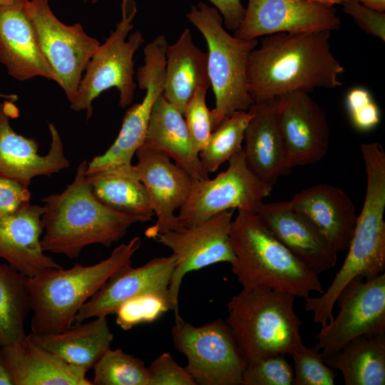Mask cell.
I'll list each match as a JSON object with an SVG mask.
<instances>
[{"label": "cell", "mask_w": 385, "mask_h": 385, "mask_svg": "<svg viewBox=\"0 0 385 385\" xmlns=\"http://www.w3.org/2000/svg\"><path fill=\"white\" fill-rule=\"evenodd\" d=\"M24 10L33 24L53 81L61 87L71 103L100 43L88 35L81 24L68 26L62 23L52 12L48 0H25Z\"/></svg>", "instance_id": "obj_11"}, {"label": "cell", "mask_w": 385, "mask_h": 385, "mask_svg": "<svg viewBox=\"0 0 385 385\" xmlns=\"http://www.w3.org/2000/svg\"><path fill=\"white\" fill-rule=\"evenodd\" d=\"M91 319L61 332L31 333L28 337L67 363L88 371L111 349L113 339L106 316Z\"/></svg>", "instance_id": "obj_28"}, {"label": "cell", "mask_w": 385, "mask_h": 385, "mask_svg": "<svg viewBox=\"0 0 385 385\" xmlns=\"http://www.w3.org/2000/svg\"><path fill=\"white\" fill-rule=\"evenodd\" d=\"M294 378L292 385H334L337 374L327 366L315 346H302L292 354Z\"/></svg>", "instance_id": "obj_35"}, {"label": "cell", "mask_w": 385, "mask_h": 385, "mask_svg": "<svg viewBox=\"0 0 385 385\" xmlns=\"http://www.w3.org/2000/svg\"><path fill=\"white\" fill-rule=\"evenodd\" d=\"M26 277L9 264L0 265V346L26 337L24 322L31 311Z\"/></svg>", "instance_id": "obj_31"}, {"label": "cell", "mask_w": 385, "mask_h": 385, "mask_svg": "<svg viewBox=\"0 0 385 385\" xmlns=\"http://www.w3.org/2000/svg\"><path fill=\"white\" fill-rule=\"evenodd\" d=\"M221 14L224 26L230 31H235L242 23L245 8L240 0H207Z\"/></svg>", "instance_id": "obj_42"}, {"label": "cell", "mask_w": 385, "mask_h": 385, "mask_svg": "<svg viewBox=\"0 0 385 385\" xmlns=\"http://www.w3.org/2000/svg\"><path fill=\"white\" fill-rule=\"evenodd\" d=\"M31 192L24 183L0 175V217L11 215L30 204Z\"/></svg>", "instance_id": "obj_41"}, {"label": "cell", "mask_w": 385, "mask_h": 385, "mask_svg": "<svg viewBox=\"0 0 385 385\" xmlns=\"http://www.w3.org/2000/svg\"><path fill=\"white\" fill-rule=\"evenodd\" d=\"M346 107L353 125L360 130H369L379 123V108L364 88H355L349 91Z\"/></svg>", "instance_id": "obj_38"}, {"label": "cell", "mask_w": 385, "mask_h": 385, "mask_svg": "<svg viewBox=\"0 0 385 385\" xmlns=\"http://www.w3.org/2000/svg\"><path fill=\"white\" fill-rule=\"evenodd\" d=\"M341 20L334 7L303 0H248L234 36L252 39L277 33L336 31Z\"/></svg>", "instance_id": "obj_18"}, {"label": "cell", "mask_w": 385, "mask_h": 385, "mask_svg": "<svg viewBox=\"0 0 385 385\" xmlns=\"http://www.w3.org/2000/svg\"><path fill=\"white\" fill-rule=\"evenodd\" d=\"M0 98H3L5 100L11 101H13V102L16 101L17 99H18V96L16 95H15V94L7 95V94H3V93H0Z\"/></svg>", "instance_id": "obj_46"}, {"label": "cell", "mask_w": 385, "mask_h": 385, "mask_svg": "<svg viewBox=\"0 0 385 385\" xmlns=\"http://www.w3.org/2000/svg\"><path fill=\"white\" fill-rule=\"evenodd\" d=\"M337 316L315 336L322 356L341 349L354 338L385 332V274L373 279L356 277L339 294Z\"/></svg>", "instance_id": "obj_14"}, {"label": "cell", "mask_w": 385, "mask_h": 385, "mask_svg": "<svg viewBox=\"0 0 385 385\" xmlns=\"http://www.w3.org/2000/svg\"><path fill=\"white\" fill-rule=\"evenodd\" d=\"M230 241L235 255L231 270L242 288H270L304 299L312 292L324 291L319 276L276 239L255 213L238 210Z\"/></svg>", "instance_id": "obj_5"}, {"label": "cell", "mask_w": 385, "mask_h": 385, "mask_svg": "<svg viewBox=\"0 0 385 385\" xmlns=\"http://www.w3.org/2000/svg\"><path fill=\"white\" fill-rule=\"evenodd\" d=\"M234 210L217 213L204 222L180 230L158 234L153 240L170 248L175 266L168 287L175 322L183 321L178 298L184 276L219 262L231 263L235 255L230 241Z\"/></svg>", "instance_id": "obj_13"}, {"label": "cell", "mask_w": 385, "mask_h": 385, "mask_svg": "<svg viewBox=\"0 0 385 385\" xmlns=\"http://www.w3.org/2000/svg\"><path fill=\"white\" fill-rule=\"evenodd\" d=\"M325 7H333L334 4H341L347 0H303Z\"/></svg>", "instance_id": "obj_45"}, {"label": "cell", "mask_w": 385, "mask_h": 385, "mask_svg": "<svg viewBox=\"0 0 385 385\" xmlns=\"http://www.w3.org/2000/svg\"><path fill=\"white\" fill-rule=\"evenodd\" d=\"M144 143L165 153L195 180L209 178L192 146L183 115L163 93L153 106Z\"/></svg>", "instance_id": "obj_26"}, {"label": "cell", "mask_w": 385, "mask_h": 385, "mask_svg": "<svg viewBox=\"0 0 385 385\" xmlns=\"http://www.w3.org/2000/svg\"><path fill=\"white\" fill-rule=\"evenodd\" d=\"M135 155L138 162L133 165L134 170L147 190L157 217L155 224L145 230V235L154 239L158 234L183 229L175 211L188 200L195 179L165 153L145 143Z\"/></svg>", "instance_id": "obj_15"}, {"label": "cell", "mask_w": 385, "mask_h": 385, "mask_svg": "<svg viewBox=\"0 0 385 385\" xmlns=\"http://www.w3.org/2000/svg\"><path fill=\"white\" fill-rule=\"evenodd\" d=\"M248 111H235L223 118L212 130L205 148L200 152V160L208 173L215 172L242 148V143L247 123L251 118Z\"/></svg>", "instance_id": "obj_32"}, {"label": "cell", "mask_w": 385, "mask_h": 385, "mask_svg": "<svg viewBox=\"0 0 385 385\" xmlns=\"http://www.w3.org/2000/svg\"><path fill=\"white\" fill-rule=\"evenodd\" d=\"M341 4L343 11L352 17L361 30L385 41L384 12L369 9L356 0H347Z\"/></svg>", "instance_id": "obj_40"}, {"label": "cell", "mask_w": 385, "mask_h": 385, "mask_svg": "<svg viewBox=\"0 0 385 385\" xmlns=\"http://www.w3.org/2000/svg\"><path fill=\"white\" fill-rule=\"evenodd\" d=\"M0 385H13L0 346Z\"/></svg>", "instance_id": "obj_43"}, {"label": "cell", "mask_w": 385, "mask_h": 385, "mask_svg": "<svg viewBox=\"0 0 385 385\" xmlns=\"http://www.w3.org/2000/svg\"><path fill=\"white\" fill-rule=\"evenodd\" d=\"M255 214L272 235L315 274L336 265L337 252L289 201L262 202Z\"/></svg>", "instance_id": "obj_19"}, {"label": "cell", "mask_w": 385, "mask_h": 385, "mask_svg": "<svg viewBox=\"0 0 385 385\" xmlns=\"http://www.w3.org/2000/svg\"><path fill=\"white\" fill-rule=\"evenodd\" d=\"M289 202L337 253L348 250L357 215L354 204L342 189L329 184L314 185L296 193Z\"/></svg>", "instance_id": "obj_23"}, {"label": "cell", "mask_w": 385, "mask_h": 385, "mask_svg": "<svg viewBox=\"0 0 385 385\" xmlns=\"http://www.w3.org/2000/svg\"><path fill=\"white\" fill-rule=\"evenodd\" d=\"M323 359L342 373L346 385H384L385 332L358 336Z\"/></svg>", "instance_id": "obj_30"}, {"label": "cell", "mask_w": 385, "mask_h": 385, "mask_svg": "<svg viewBox=\"0 0 385 385\" xmlns=\"http://www.w3.org/2000/svg\"><path fill=\"white\" fill-rule=\"evenodd\" d=\"M13 385H92L74 366L31 339L1 346Z\"/></svg>", "instance_id": "obj_25"}, {"label": "cell", "mask_w": 385, "mask_h": 385, "mask_svg": "<svg viewBox=\"0 0 385 385\" xmlns=\"http://www.w3.org/2000/svg\"><path fill=\"white\" fill-rule=\"evenodd\" d=\"M94 385H147L144 362L122 349H109L93 368Z\"/></svg>", "instance_id": "obj_33"}, {"label": "cell", "mask_w": 385, "mask_h": 385, "mask_svg": "<svg viewBox=\"0 0 385 385\" xmlns=\"http://www.w3.org/2000/svg\"><path fill=\"white\" fill-rule=\"evenodd\" d=\"M168 45L165 36L160 34L144 47V65L137 71V81L139 88L145 90V96L126 111L116 139L105 153L87 163L86 175L132 164L145 142L153 106L163 92Z\"/></svg>", "instance_id": "obj_12"}, {"label": "cell", "mask_w": 385, "mask_h": 385, "mask_svg": "<svg viewBox=\"0 0 385 385\" xmlns=\"http://www.w3.org/2000/svg\"><path fill=\"white\" fill-rule=\"evenodd\" d=\"M206 91L203 88H197L183 113L192 146L198 154L206 146L212 132L210 111L206 104Z\"/></svg>", "instance_id": "obj_37"}, {"label": "cell", "mask_w": 385, "mask_h": 385, "mask_svg": "<svg viewBox=\"0 0 385 385\" xmlns=\"http://www.w3.org/2000/svg\"><path fill=\"white\" fill-rule=\"evenodd\" d=\"M272 189L273 185L249 169L242 148L230 158L227 169L215 178L194 180L177 216L183 227H189L229 210L256 213Z\"/></svg>", "instance_id": "obj_10"}, {"label": "cell", "mask_w": 385, "mask_h": 385, "mask_svg": "<svg viewBox=\"0 0 385 385\" xmlns=\"http://www.w3.org/2000/svg\"><path fill=\"white\" fill-rule=\"evenodd\" d=\"M24 1L11 0L0 6V62L18 81L36 76L53 80L33 24L25 12Z\"/></svg>", "instance_id": "obj_22"}, {"label": "cell", "mask_w": 385, "mask_h": 385, "mask_svg": "<svg viewBox=\"0 0 385 385\" xmlns=\"http://www.w3.org/2000/svg\"><path fill=\"white\" fill-rule=\"evenodd\" d=\"M42 205L31 203L19 212L0 217V259L26 277L48 268L62 267L41 246Z\"/></svg>", "instance_id": "obj_24"}, {"label": "cell", "mask_w": 385, "mask_h": 385, "mask_svg": "<svg viewBox=\"0 0 385 385\" xmlns=\"http://www.w3.org/2000/svg\"><path fill=\"white\" fill-rule=\"evenodd\" d=\"M147 369V385H197L185 366L178 365L169 353H163Z\"/></svg>", "instance_id": "obj_39"}, {"label": "cell", "mask_w": 385, "mask_h": 385, "mask_svg": "<svg viewBox=\"0 0 385 385\" xmlns=\"http://www.w3.org/2000/svg\"><path fill=\"white\" fill-rule=\"evenodd\" d=\"M361 155L366 194L348 253L328 288L319 297L305 299V311L313 312V322L321 327L333 320L337 299L350 282L356 277L373 279L385 270V151L369 147Z\"/></svg>", "instance_id": "obj_3"}, {"label": "cell", "mask_w": 385, "mask_h": 385, "mask_svg": "<svg viewBox=\"0 0 385 385\" xmlns=\"http://www.w3.org/2000/svg\"><path fill=\"white\" fill-rule=\"evenodd\" d=\"M170 309L173 310V304L168 293H146L128 300L118 309L116 324L127 331L153 322Z\"/></svg>", "instance_id": "obj_34"}, {"label": "cell", "mask_w": 385, "mask_h": 385, "mask_svg": "<svg viewBox=\"0 0 385 385\" xmlns=\"http://www.w3.org/2000/svg\"><path fill=\"white\" fill-rule=\"evenodd\" d=\"M163 96L183 115L185 107L199 88L211 86L207 53L202 52L185 29L178 41L166 48Z\"/></svg>", "instance_id": "obj_27"}, {"label": "cell", "mask_w": 385, "mask_h": 385, "mask_svg": "<svg viewBox=\"0 0 385 385\" xmlns=\"http://www.w3.org/2000/svg\"><path fill=\"white\" fill-rule=\"evenodd\" d=\"M86 160L76 169L73 182L59 193L41 199L44 252L79 256L88 245L110 247L123 238L139 220L102 203L93 194L86 175Z\"/></svg>", "instance_id": "obj_2"}, {"label": "cell", "mask_w": 385, "mask_h": 385, "mask_svg": "<svg viewBox=\"0 0 385 385\" xmlns=\"http://www.w3.org/2000/svg\"><path fill=\"white\" fill-rule=\"evenodd\" d=\"M294 299L270 288H242L228 302L225 321L247 366L277 354L292 355L304 346Z\"/></svg>", "instance_id": "obj_6"}, {"label": "cell", "mask_w": 385, "mask_h": 385, "mask_svg": "<svg viewBox=\"0 0 385 385\" xmlns=\"http://www.w3.org/2000/svg\"><path fill=\"white\" fill-rule=\"evenodd\" d=\"M11 1V0H0V6H2V5H4L6 4H8Z\"/></svg>", "instance_id": "obj_47"}, {"label": "cell", "mask_w": 385, "mask_h": 385, "mask_svg": "<svg viewBox=\"0 0 385 385\" xmlns=\"http://www.w3.org/2000/svg\"><path fill=\"white\" fill-rule=\"evenodd\" d=\"M276 98L289 166L293 168L321 160L328 151L330 137L325 111L304 91H293Z\"/></svg>", "instance_id": "obj_16"}, {"label": "cell", "mask_w": 385, "mask_h": 385, "mask_svg": "<svg viewBox=\"0 0 385 385\" xmlns=\"http://www.w3.org/2000/svg\"><path fill=\"white\" fill-rule=\"evenodd\" d=\"M175 266V258L171 255L155 257L138 267L129 266L118 272L81 307L75 320L79 323L115 314L128 300L146 293H168Z\"/></svg>", "instance_id": "obj_20"}, {"label": "cell", "mask_w": 385, "mask_h": 385, "mask_svg": "<svg viewBox=\"0 0 385 385\" xmlns=\"http://www.w3.org/2000/svg\"><path fill=\"white\" fill-rule=\"evenodd\" d=\"M141 246L137 236L116 247L106 259L92 265L48 268L26 277L33 316V334H54L70 328L81 307L115 273L131 266Z\"/></svg>", "instance_id": "obj_4"}, {"label": "cell", "mask_w": 385, "mask_h": 385, "mask_svg": "<svg viewBox=\"0 0 385 385\" xmlns=\"http://www.w3.org/2000/svg\"><path fill=\"white\" fill-rule=\"evenodd\" d=\"M364 6L374 11H385V0H356Z\"/></svg>", "instance_id": "obj_44"}, {"label": "cell", "mask_w": 385, "mask_h": 385, "mask_svg": "<svg viewBox=\"0 0 385 385\" xmlns=\"http://www.w3.org/2000/svg\"><path fill=\"white\" fill-rule=\"evenodd\" d=\"M122 18L103 44L93 53L80 81L75 98L70 103L74 111H86L88 120L93 113L92 102L103 91L115 88L119 91V106L125 108L133 99L136 83L133 56L144 42L143 34L133 28L137 13L134 0H122Z\"/></svg>", "instance_id": "obj_8"}, {"label": "cell", "mask_w": 385, "mask_h": 385, "mask_svg": "<svg viewBox=\"0 0 385 385\" xmlns=\"http://www.w3.org/2000/svg\"><path fill=\"white\" fill-rule=\"evenodd\" d=\"M14 102H0V175L18 180L28 187L37 176H51L70 165L63 143L56 126L49 123L51 144L48 152L38 153V143L16 133L10 120L19 117Z\"/></svg>", "instance_id": "obj_17"}, {"label": "cell", "mask_w": 385, "mask_h": 385, "mask_svg": "<svg viewBox=\"0 0 385 385\" xmlns=\"http://www.w3.org/2000/svg\"><path fill=\"white\" fill-rule=\"evenodd\" d=\"M330 31L265 36L247 61V88L254 102L293 91L341 86L344 68L331 51Z\"/></svg>", "instance_id": "obj_1"}, {"label": "cell", "mask_w": 385, "mask_h": 385, "mask_svg": "<svg viewBox=\"0 0 385 385\" xmlns=\"http://www.w3.org/2000/svg\"><path fill=\"white\" fill-rule=\"evenodd\" d=\"M82 1H83L85 2H87L88 1H91L92 3H96L98 0H82Z\"/></svg>", "instance_id": "obj_48"}, {"label": "cell", "mask_w": 385, "mask_h": 385, "mask_svg": "<svg viewBox=\"0 0 385 385\" xmlns=\"http://www.w3.org/2000/svg\"><path fill=\"white\" fill-rule=\"evenodd\" d=\"M248 111L252 116L245 128L242 148L246 164L257 178L274 185L292 169L279 125L277 99L254 102Z\"/></svg>", "instance_id": "obj_21"}, {"label": "cell", "mask_w": 385, "mask_h": 385, "mask_svg": "<svg viewBox=\"0 0 385 385\" xmlns=\"http://www.w3.org/2000/svg\"><path fill=\"white\" fill-rule=\"evenodd\" d=\"M94 195L106 206L137 217L152 220L154 212L147 190L133 165H123L86 175Z\"/></svg>", "instance_id": "obj_29"}, {"label": "cell", "mask_w": 385, "mask_h": 385, "mask_svg": "<svg viewBox=\"0 0 385 385\" xmlns=\"http://www.w3.org/2000/svg\"><path fill=\"white\" fill-rule=\"evenodd\" d=\"M186 17L202 34L208 48V74L215 98L210 111L214 130L223 118L248 111L254 103L247 88L246 68L248 56L258 41L230 35L218 10L205 3L192 6Z\"/></svg>", "instance_id": "obj_7"}, {"label": "cell", "mask_w": 385, "mask_h": 385, "mask_svg": "<svg viewBox=\"0 0 385 385\" xmlns=\"http://www.w3.org/2000/svg\"><path fill=\"white\" fill-rule=\"evenodd\" d=\"M171 336L197 385H242L247 364L225 320L200 327L183 320L175 322Z\"/></svg>", "instance_id": "obj_9"}, {"label": "cell", "mask_w": 385, "mask_h": 385, "mask_svg": "<svg viewBox=\"0 0 385 385\" xmlns=\"http://www.w3.org/2000/svg\"><path fill=\"white\" fill-rule=\"evenodd\" d=\"M294 369L285 357L277 354L246 366L242 385H292Z\"/></svg>", "instance_id": "obj_36"}]
</instances>
